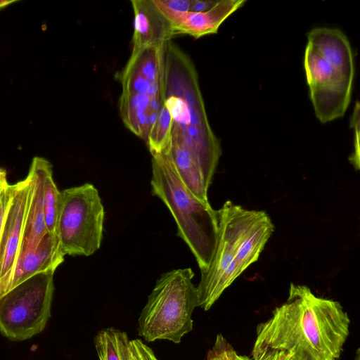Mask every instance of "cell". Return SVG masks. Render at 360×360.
I'll list each match as a JSON object with an SVG mask.
<instances>
[{"label":"cell","mask_w":360,"mask_h":360,"mask_svg":"<svg viewBox=\"0 0 360 360\" xmlns=\"http://www.w3.org/2000/svg\"><path fill=\"white\" fill-rule=\"evenodd\" d=\"M349 326L340 302L291 283L287 301L257 327L252 360H338Z\"/></svg>","instance_id":"cell-1"},{"label":"cell","mask_w":360,"mask_h":360,"mask_svg":"<svg viewBox=\"0 0 360 360\" xmlns=\"http://www.w3.org/2000/svg\"><path fill=\"white\" fill-rule=\"evenodd\" d=\"M165 92L172 118L170 143L191 153L209 187L221 155L220 141L210 125L195 66L171 41L165 49Z\"/></svg>","instance_id":"cell-2"},{"label":"cell","mask_w":360,"mask_h":360,"mask_svg":"<svg viewBox=\"0 0 360 360\" xmlns=\"http://www.w3.org/2000/svg\"><path fill=\"white\" fill-rule=\"evenodd\" d=\"M218 214V238L208 269L201 272L197 288L198 304L209 310L224 291L257 261L274 231L264 211L249 210L230 200Z\"/></svg>","instance_id":"cell-3"},{"label":"cell","mask_w":360,"mask_h":360,"mask_svg":"<svg viewBox=\"0 0 360 360\" xmlns=\"http://www.w3.org/2000/svg\"><path fill=\"white\" fill-rule=\"evenodd\" d=\"M151 186L154 195L172 214L177 236L195 256L200 271H206L214 256L218 238V214L210 204L198 200L180 179L165 154L152 155Z\"/></svg>","instance_id":"cell-4"},{"label":"cell","mask_w":360,"mask_h":360,"mask_svg":"<svg viewBox=\"0 0 360 360\" xmlns=\"http://www.w3.org/2000/svg\"><path fill=\"white\" fill-rule=\"evenodd\" d=\"M191 268L162 274L138 319V333L147 342L167 340L180 343L193 330L192 314L198 307L197 288Z\"/></svg>","instance_id":"cell-5"},{"label":"cell","mask_w":360,"mask_h":360,"mask_svg":"<svg viewBox=\"0 0 360 360\" xmlns=\"http://www.w3.org/2000/svg\"><path fill=\"white\" fill-rule=\"evenodd\" d=\"M166 44L132 49L120 75V111L124 121L141 125L157 120L165 96Z\"/></svg>","instance_id":"cell-6"},{"label":"cell","mask_w":360,"mask_h":360,"mask_svg":"<svg viewBox=\"0 0 360 360\" xmlns=\"http://www.w3.org/2000/svg\"><path fill=\"white\" fill-rule=\"evenodd\" d=\"M105 212L98 191L86 183L60 191L56 235L63 253L89 256L101 244Z\"/></svg>","instance_id":"cell-7"},{"label":"cell","mask_w":360,"mask_h":360,"mask_svg":"<svg viewBox=\"0 0 360 360\" xmlns=\"http://www.w3.org/2000/svg\"><path fill=\"white\" fill-rule=\"evenodd\" d=\"M53 271L36 274L0 297V332L18 341L41 333L51 316Z\"/></svg>","instance_id":"cell-8"},{"label":"cell","mask_w":360,"mask_h":360,"mask_svg":"<svg viewBox=\"0 0 360 360\" xmlns=\"http://www.w3.org/2000/svg\"><path fill=\"white\" fill-rule=\"evenodd\" d=\"M304 68L315 115L322 124L342 117L351 101L353 84L347 82L310 44Z\"/></svg>","instance_id":"cell-9"},{"label":"cell","mask_w":360,"mask_h":360,"mask_svg":"<svg viewBox=\"0 0 360 360\" xmlns=\"http://www.w3.org/2000/svg\"><path fill=\"white\" fill-rule=\"evenodd\" d=\"M30 189L28 175L11 184L10 202L0 236V297L11 290L13 271L21 250Z\"/></svg>","instance_id":"cell-10"},{"label":"cell","mask_w":360,"mask_h":360,"mask_svg":"<svg viewBox=\"0 0 360 360\" xmlns=\"http://www.w3.org/2000/svg\"><path fill=\"white\" fill-rule=\"evenodd\" d=\"M245 2V0H221L206 11L186 13L169 12L155 4L172 23L175 35L188 34L198 39L217 34L221 25Z\"/></svg>","instance_id":"cell-11"},{"label":"cell","mask_w":360,"mask_h":360,"mask_svg":"<svg viewBox=\"0 0 360 360\" xmlns=\"http://www.w3.org/2000/svg\"><path fill=\"white\" fill-rule=\"evenodd\" d=\"M52 166L48 160L40 157L33 158L27 174L31 189L20 253L34 249L48 233L44 220V192L46 175Z\"/></svg>","instance_id":"cell-12"},{"label":"cell","mask_w":360,"mask_h":360,"mask_svg":"<svg viewBox=\"0 0 360 360\" xmlns=\"http://www.w3.org/2000/svg\"><path fill=\"white\" fill-rule=\"evenodd\" d=\"M310 44L349 83L353 84L354 60L350 43L339 29L321 27L307 34Z\"/></svg>","instance_id":"cell-13"},{"label":"cell","mask_w":360,"mask_h":360,"mask_svg":"<svg viewBox=\"0 0 360 360\" xmlns=\"http://www.w3.org/2000/svg\"><path fill=\"white\" fill-rule=\"evenodd\" d=\"M134 13L132 49L162 45L175 35L170 21L153 0H132Z\"/></svg>","instance_id":"cell-14"},{"label":"cell","mask_w":360,"mask_h":360,"mask_svg":"<svg viewBox=\"0 0 360 360\" xmlns=\"http://www.w3.org/2000/svg\"><path fill=\"white\" fill-rule=\"evenodd\" d=\"M65 256L57 235L48 233L34 249L20 254L13 271L11 290L36 274L55 271Z\"/></svg>","instance_id":"cell-15"},{"label":"cell","mask_w":360,"mask_h":360,"mask_svg":"<svg viewBox=\"0 0 360 360\" xmlns=\"http://www.w3.org/2000/svg\"><path fill=\"white\" fill-rule=\"evenodd\" d=\"M127 334L112 327L99 330L94 338L99 360H129Z\"/></svg>","instance_id":"cell-16"},{"label":"cell","mask_w":360,"mask_h":360,"mask_svg":"<svg viewBox=\"0 0 360 360\" xmlns=\"http://www.w3.org/2000/svg\"><path fill=\"white\" fill-rule=\"evenodd\" d=\"M60 202V191L53 179L52 169L46 175L44 192V220L47 232L56 234V225Z\"/></svg>","instance_id":"cell-17"},{"label":"cell","mask_w":360,"mask_h":360,"mask_svg":"<svg viewBox=\"0 0 360 360\" xmlns=\"http://www.w3.org/2000/svg\"><path fill=\"white\" fill-rule=\"evenodd\" d=\"M129 360H159L153 349L141 339L130 340Z\"/></svg>","instance_id":"cell-18"},{"label":"cell","mask_w":360,"mask_h":360,"mask_svg":"<svg viewBox=\"0 0 360 360\" xmlns=\"http://www.w3.org/2000/svg\"><path fill=\"white\" fill-rule=\"evenodd\" d=\"M236 353L221 334L217 335L214 346L208 352L216 360H233Z\"/></svg>","instance_id":"cell-19"},{"label":"cell","mask_w":360,"mask_h":360,"mask_svg":"<svg viewBox=\"0 0 360 360\" xmlns=\"http://www.w3.org/2000/svg\"><path fill=\"white\" fill-rule=\"evenodd\" d=\"M160 8L172 13L191 11L192 0H153Z\"/></svg>","instance_id":"cell-20"},{"label":"cell","mask_w":360,"mask_h":360,"mask_svg":"<svg viewBox=\"0 0 360 360\" xmlns=\"http://www.w3.org/2000/svg\"><path fill=\"white\" fill-rule=\"evenodd\" d=\"M11 193V184L0 189V236L4 224V220L8 207Z\"/></svg>","instance_id":"cell-21"},{"label":"cell","mask_w":360,"mask_h":360,"mask_svg":"<svg viewBox=\"0 0 360 360\" xmlns=\"http://www.w3.org/2000/svg\"><path fill=\"white\" fill-rule=\"evenodd\" d=\"M217 1L192 0L191 11L203 12L211 8Z\"/></svg>","instance_id":"cell-22"},{"label":"cell","mask_w":360,"mask_h":360,"mask_svg":"<svg viewBox=\"0 0 360 360\" xmlns=\"http://www.w3.org/2000/svg\"><path fill=\"white\" fill-rule=\"evenodd\" d=\"M8 184L6 179V171L0 167V188L7 186Z\"/></svg>","instance_id":"cell-23"},{"label":"cell","mask_w":360,"mask_h":360,"mask_svg":"<svg viewBox=\"0 0 360 360\" xmlns=\"http://www.w3.org/2000/svg\"><path fill=\"white\" fill-rule=\"evenodd\" d=\"M233 360H252V359L246 356L239 355L237 353H236L234 355V357H233Z\"/></svg>","instance_id":"cell-24"},{"label":"cell","mask_w":360,"mask_h":360,"mask_svg":"<svg viewBox=\"0 0 360 360\" xmlns=\"http://www.w3.org/2000/svg\"><path fill=\"white\" fill-rule=\"evenodd\" d=\"M11 1H0V8L5 6L7 4H10Z\"/></svg>","instance_id":"cell-25"},{"label":"cell","mask_w":360,"mask_h":360,"mask_svg":"<svg viewBox=\"0 0 360 360\" xmlns=\"http://www.w3.org/2000/svg\"><path fill=\"white\" fill-rule=\"evenodd\" d=\"M355 360H360L359 349H357Z\"/></svg>","instance_id":"cell-26"},{"label":"cell","mask_w":360,"mask_h":360,"mask_svg":"<svg viewBox=\"0 0 360 360\" xmlns=\"http://www.w3.org/2000/svg\"><path fill=\"white\" fill-rule=\"evenodd\" d=\"M207 360H216L213 356H212L210 354H207Z\"/></svg>","instance_id":"cell-27"},{"label":"cell","mask_w":360,"mask_h":360,"mask_svg":"<svg viewBox=\"0 0 360 360\" xmlns=\"http://www.w3.org/2000/svg\"><path fill=\"white\" fill-rule=\"evenodd\" d=\"M2 188H3V187H2ZM0 188V189H1V188Z\"/></svg>","instance_id":"cell-28"}]
</instances>
